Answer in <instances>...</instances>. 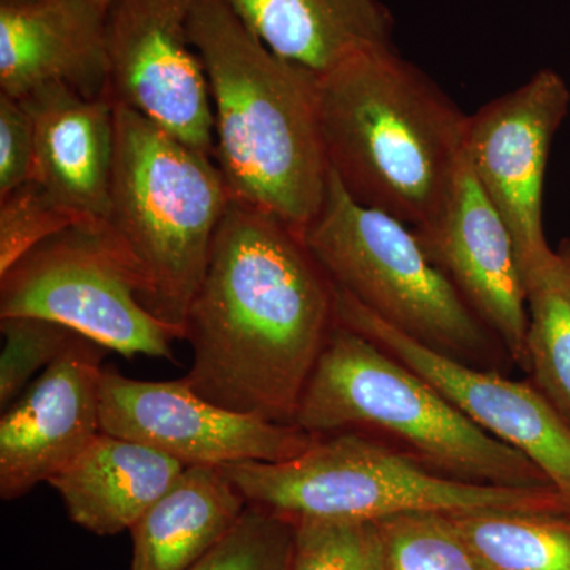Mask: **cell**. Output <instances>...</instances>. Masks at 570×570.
<instances>
[{
  "label": "cell",
  "mask_w": 570,
  "mask_h": 570,
  "mask_svg": "<svg viewBox=\"0 0 570 570\" xmlns=\"http://www.w3.org/2000/svg\"><path fill=\"white\" fill-rule=\"evenodd\" d=\"M335 324L332 281L302 232L232 200L184 325L190 389L217 406L295 425Z\"/></svg>",
  "instance_id": "cell-1"
},
{
  "label": "cell",
  "mask_w": 570,
  "mask_h": 570,
  "mask_svg": "<svg viewBox=\"0 0 570 570\" xmlns=\"http://www.w3.org/2000/svg\"><path fill=\"white\" fill-rule=\"evenodd\" d=\"M318 126L330 171L366 208L419 230L448 205L469 116L393 45L318 77Z\"/></svg>",
  "instance_id": "cell-2"
},
{
  "label": "cell",
  "mask_w": 570,
  "mask_h": 570,
  "mask_svg": "<svg viewBox=\"0 0 570 570\" xmlns=\"http://www.w3.org/2000/svg\"><path fill=\"white\" fill-rule=\"evenodd\" d=\"M189 36L212 96L214 160L232 198L303 234L330 178L318 77L268 50L224 0H193Z\"/></svg>",
  "instance_id": "cell-3"
},
{
  "label": "cell",
  "mask_w": 570,
  "mask_h": 570,
  "mask_svg": "<svg viewBox=\"0 0 570 570\" xmlns=\"http://www.w3.org/2000/svg\"><path fill=\"white\" fill-rule=\"evenodd\" d=\"M110 205L94 234L141 305L184 340L217 227L234 200L223 171L137 111L115 104Z\"/></svg>",
  "instance_id": "cell-4"
},
{
  "label": "cell",
  "mask_w": 570,
  "mask_h": 570,
  "mask_svg": "<svg viewBox=\"0 0 570 570\" xmlns=\"http://www.w3.org/2000/svg\"><path fill=\"white\" fill-rule=\"evenodd\" d=\"M295 426L314 436L365 434L472 485L554 487L534 461L472 423L425 377L337 322L299 400Z\"/></svg>",
  "instance_id": "cell-5"
},
{
  "label": "cell",
  "mask_w": 570,
  "mask_h": 570,
  "mask_svg": "<svg viewBox=\"0 0 570 570\" xmlns=\"http://www.w3.org/2000/svg\"><path fill=\"white\" fill-rule=\"evenodd\" d=\"M303 236L335 287L403 335L480 370L513 365L414 228L356 204L332 171L324 205Z\"/></svg>",
  "instance_id": "cell-6"
},
{
  "label": "cell",
  "mask_w": 570,
  "mask_h": 570,
  "mask_svg": "<svg viewBox=\"0 0 570 570\" xmlns=\"http://www.w3.org/2000/svg\"><path fill=\"white\" fill-rule=\"evenodd\" d=\"M247 504L288 517L384 520L412 512L569 510L558 489L472 485L444 478L365 434L317 436L306 452L283 463L220 468Z\"/></svg>",
  "instance_id": "cell-7"
},
{
  "label": "cell",
  "mask_w": 570,
  "mask_h": 570,
  "mask_svg": "<svg viewBox=\"0 0 570 570\" xmlns=\"http://www.w3.org/2000/svg\"><path fill=\"white\" fill-rule=\"evenodd\" d=\"M47 318L124 356L174 360V328L141 305L89 228L45 239L0 275V317Z\"/></svg>",
  "instance_id": "cell-8"
},
{
  "label": "cell",
  "mask_w": 570,
  "mask_h": 570,
  "mask_svg": "<svg viewBox=\"0 0 570 570\" xmlns=\"http://www.w3.org/2000/svg\"><path fill=\"white\" fill-rule=\"evenodd\" d=\"M99 407L104 433L159 450L184 466L283 463L302 455L317 439L295 425L217 406L184 377L138 381L102 370Z\"/></svg>",
  "instance_id": "cell-9"
},
{
  "label": "cell",
  "mask_w": 570,
  "mask_h": 570,
  "mask_svg": "<svg viewBox=\"0 0 570 570\" xmlns=\"http://www.w3.org/2000/svg\"><path fill=\"white\" fill-rule=\"evenodd\" d=\"M190 6L193 0H110L107 97L214 157L212 96L189 36Z\"/></svg>",
  "instance_id": "cell-10"
},
{
  "label": "cell",
  "mask_w": 570,
  "mask_h": 570,
  "mask_svg": "<svg viewBox=\"0 0 570 570\" xmlns=\"http://www.w3.org/2000/svg\"><path fill=\"white\" fill-rule=\"evenodd\" d=\"M569 105L568 85L546 69L468 119L469 167L508 225L523 281L554 255L543 232V184Z\"/></svg>",
  "instance_id": "cell-11"
},
{
  "label": "cell",
  "mask_w": 570,
  "mask_h": 570,
  "mask_svg": "<svg viewBox=\"0 0 570 570\" xmlns=\"http://www.w3.org/2000/svg\"><path fill=\"white\" fill-rule=\"evenodd\" d=\"M337 324L366 336L414 370L472 423L534 461L570 498V426L531 381L508 379L423 346L335 287Z\"/></svg>",
  "instance_id": "cell-12"
},
{
  "label": "cell",
  "mask_w": 570,
  "mask_h": 570,
  "mask_svg": "<svg viewBox=\"0 0 570 570\" xmlns=\"http://www.w3.org/2000/svg\"><path fill=\"white\" fill-rule=\"evenodd\" d=\"M426 254L469 307L528 373V306L508 225L472 174L464 154L444 212L415 230Z\"/></svg>",
  "instance_id": "cell-13"
},
{
  "label": "cell",
  "mask_w": 570,
  "mask_h": 570,
  "mask_svg": "<svg viewBox=\"0 0 570 570\" xmlns=\"http://www.w3.org/2000/svg\"><path fill=\"white\" fill-rule=\"evenodd\" d=\"M107 348L78 335L0 420V497L50 482L102 433L99 381Z\"/></svg>",
  "instance_id": "cell-14"
},
{
  "label": "cell",
  "mask_w": 570,
  "mask_h": 570,
  "mask_svg": "<svg viewBox=\"0 0 570 570\" xmlns=\"http://www.w3.org/2000/svg\"><path fill=\"white\" fill-rule=\"evenodd\" d=\"M36 130L32 181L94 230L110 205L116 154L115 104L86 97L62 82L24 97Z\"/></svg>",
  "instance_id": "cell-15"
},
{
  "label": "cell",
  "mask_w": 570,
  "mask_h": 570,
  "mask_svg": "<svg viewBox=\"0 0 570 570\" xmlns=\"http://www.w3.org/2000/svg\"><path fill=\"white\" fill-rule=\"evenodd\" d=\"M62 82L107 97L105 10L92 0H0V92Z\"/></svg>",
  "instance_id": "cell-16"
},
{
  "label": "cell",
  "mask_w": 570,
  "mask_h": 570,
  "mask_svg": "<svg viewBox=\"0 0 570 570\" xmlns=\"http://www.w3.org/2000/svg\"><path fill=\"white\" fill-rule=\"evenodd\" d=\"M186 468L159 450L102 431L48 483L75 524L92 534L115 535L130 531Z\"/></svg>",
  "instance_id": "cell-17"
},
{
  "label": "cell",
  "mask_w": 570,
  "mask_h": 570,
  "mask_svg": "<svg viewBox=\"0 0 570 570\" xmlns=\"http://www.w3.org/2000/svg\"><path fill=\"white\" fill-rule=\"evenodd\" d=\"M268 50L316 77L358 52L392 43L381 0H224Z\"/></svg>",
  "instance_id": "cell-18"
},
{
  "label": "cell",
  "mask_w": 570,
  "mask_h": 570,
  "mask_svg": "<svg viewBox=\"0 0 570 570\" xmlns=\"http://www.w3.org/2000/svg\"><path fill=\"white\" fill-rule=\"evenodd\" d=\"M246 499L223 469L187 466L130 528V570H190L238 523Z\"/></svg>",
  "instance_id": "cell-19"
},
{
  "label": "cell",
  "mask_w": 570,
  "mask_h": 570,
  "mask_svg": "<svg viewBox=\"0 0 570 570\" xmlns=\"http://www.w3.org/2000/svg\"><path fill=\"white\" fill-rule=\"evenodd\" d=\"M485 570H570L569 510L450 513Z\"/></svg>",
  "instance_id": "cell-20"
},
{
  "label": "cell",
  "mask_w": 570,
  "mask_h": 570,
  "mask_svg": "<svg viewBox=\"0 0 570 570\" xmlns=\"http://www.w3.org/2000/svg\"><path fill=\"white\" fill-rule=\"evenodd\" d=\"M523 284L530 381L570 426V238Z\"/></svg>",
  "instance_id": "cell-21"
},
{
  "label": "cell",
  "mask_w": 570,
  "mask_h": 570,
  "mask_svg": "<svg viewBox=\"0 0 570 570\" xmlns=\"http://www.w3.org/2000/svg\"><path fill=\"white\" fill-rule=\"evenodd\" d=\"M291 520L294 543L287 570H387L377 521L316 517Z\"/></svg>",
  "instance_id": "cell-22"
},
{
  "label": "cell",
  "mask_w": 570,
  "mask_h": 570,
  "mask_svg": "<svg viewBox=\"0 0 570 570\" xmlns=\"http://www.w3.org/2000/svg\"><path fill=\"white\" fill-rule=\"evenodd\" d=\"M377 523L387 570H485L450 513H401Z\"/></svg>",
  "instance_id": "cell-23"
},
{
  "label": "cell",
  "mask_w": 570,
  "mask_h": 570,
  "mask_svg": "<svg viewBox=\"0 0 570 570\" xmlns=\"http://www.w3.org/2000/svg\"><path fill=\"white\" fill-rule=\"evenodd\" d=\"M294 521L247 504L238 523L190 570H287Z\"/></svg>",
  "instance_id": "cell-24"
},
{
  "label": "cell",
  "mask_w": 570,
  "mask_h": 570,
  "mask_svg": "<svg viewBox=\"0 0 570 570\" xmlns=\"http://www.w3.org/2000/svg\"><path fill=\"white\" fill-rule=\"evenodd\" d=\"M3 337L0 354V406L11 401L41 367H48L78 336L77 332L47 318L0 317Z\"/></svg>",
  "instance_id": "cell-25"
},
{
  "label": "cell",
  "mask_w": 570,
  "mask_h": 570,
  "mask_svg": "<svg viewBox=\"0 0 570 570\" xmlns=\"http://www.w3.org/2000/svg\"><path fill=\"white\" fill-rule=\"evenodd\" d=\"M75 225L73 214L36 181L0 197V275L45 239Z\"/></svg>",
  "instance_id": "cell-26"
},
{
  "label": "cell",
  "mask_w": 570,
  "mask_h": 570,
  "mask_svg": "<svg viewBox=\"0 0 570 570\" xmlns=\"http://www.w3.org/2000/svg\"><path fill=\"white\" fill-rule=\"evenodd\" d=\"M36 130L22 100L0 92V197L32 181Z\"/></svg>",
  "instance_id": "cell-27"
},
{
  "label": "cell",
  "mask_w": 570,
  "mask_h": 570,
  "mask_svg": "<svg viewBox=\"0 0 570 570\" xmlns=\"http://www.w3.org/2000/svg\"><path fill=\"white\" fill-rule=\"evenodd\" d=\"M92 2H96L97 6L100 7V9L107 10L108 3H110V0H92Z\"/></svg>",
  "instance_id": "cell-28"
}]
</instances>
